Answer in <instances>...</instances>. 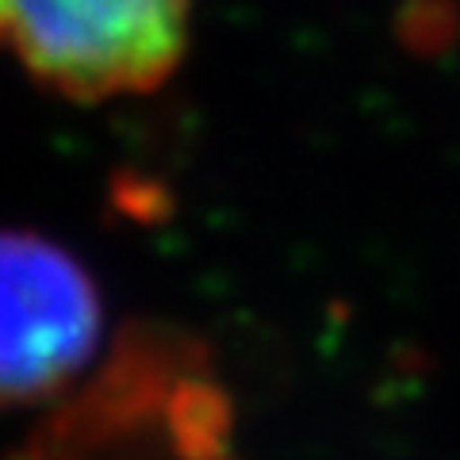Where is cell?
Segmentation results:
<instances>
[{
  "instance_id": "3",
  "label": "cell",
  "mask_w": 460,
  "mask_h": 460,
  "mask_svg": "<svg viewBox=\"0 0 460 460\" xmlns=\"http://www.w3.org/2000/svg\"><path fill=\"white\" fill-rule=\"evenodd\" d=\"M100 296L69 250L0 230V407L54 399L81 376L100 341Z\"/></svg>"
},
{
  "instance_id": "1",
  "label": "cell",
  "mask_w": 460,
  "mask_h": 460,
  "mask_svg": "<svg viewBox=\"0 0 460 460\" xmlns=\"http://www.w3.org/2000/svg\"><path fill=\"white\" fill-rule=\"evenodd\" d=\"M226 411L181 341L131 338L77 402L54 414L27 460H223Z\"/></svg>"
},
{
  "instance_id": "2",
  "label": "cell",
  "mask_w": 460,
  "mask_h": 460,
  "mask_svg": "<svg viewBox=\"0 0 460 460\" xmlns=\"http://www.w3.org/2000/svg\"><path fill=\"white\" fill-rule=\"evenodd\" d=\"M192 0H0V50L69 100L157 89L189 47Z\"/></svg>"
}]
</instances>
